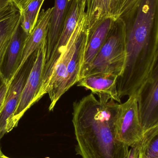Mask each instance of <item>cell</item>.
I'll return each instance as SVG.
<instances>
[{
    "label": "cell",
    "mask_w": 158,
    "mask_h": 158,
    "mask_svg": "<svg viewBox=\"0 0 158 158\" xmlns=\"http://www.w3.org/2000/svg\"><path fill=\"white\" fill-rule=\"evenodd\" d=\"M85 96L73 103V122L82 158H125L129 147L118 141L116 131L121 104L105 94Z\"/></svg>",
    "instance_id": "obj_1"
},
{
    "label": "cell",
    "mask_w": 158,
    "mask_h": 158,
    "mask_svg": "<svg viewBox=\"0 0 158 158\" xmlns=\"http://www.w3.org/2000/svg\"><path fill=\"white\" fill-rule=\"evenodd\" d=\"M126 59L117 86L119 97L136 96L147 78L158 52V5L138 2L123 18Z\"/></svg>",
    "instance_id": "obj_2"
},
{
    "label": "cell",
    "mask_w": 158,
    "mask_h": 158,
    "mask_svg": "<svg viewBox=\"0 0 158 158\" xmlns=\"http://www.w3.org/2000/svg\"><path fill=\"white\" fill-rule=\"evenodd\" d=\"M125 59V24L119 18L115 20L103 46L81 79L100 74H113L119 77L123 71Z\"/></svg>",
    "instance_id": "obj_3"
},
{
    "label": "cell",
    "mask_w": 158,
    "mask_h": 158,
    "mask_svg": "<svg viewBox=\"0 0 158 158\" xmlns=\"http://www.w3.org/2000/svg\"><path fill=\"white\" fill-rule=\"evenodd\" d=\"M86 23L87 15L85 11L81 15L65 51L60 57L53 70L44 93V95L48 94L51 100L49 107L50 111L53 110L57 101L65 93V87L67 77L68 67L73 56L78 37Z\"/></svg>",
    "instance_id": "obj_4"
},
{
    "label": "cell",
    "mask_w": 158,
    "mask_h": 158,
    "mask_svg": "<svg viewBox=\"0 0 158 158\" xmlns=\"http://www.w3.org/2000/svg\"><path fill=\"white\" fill-rule=\"evenodd\" d=\"M47 49L46 40L36 52L33 65L22 90L17 107L12 118V129L17 126L19 120L25 112L37 102V97L42 83L44 70L46 63Z\"/></svg>",
    "instance_id": "obj_5"
},
{
    "label": "cell",
    "mask_w": 158,
    "mask_h": 158,
    "mask_svg": "<svg viewBox=\"0 0 158 158\" xmlns=\"http://www.w3.org/2000/svg\"><path fill=\"white\" fill-rule=\"evenodd\" d=\"M136 96L144 132L158 123V52L148 76Z\"/></svg>",
    "instance_id": "obj_6"
},
{
    "label": "cell",
    "mask_w": 158,
    "mask_h": 158,
    "mask_svg": "<svg viewBox=\"0 0 158 158\" xmlns=\"http://www.w3.org/2000/svg\"><path fill=\"white\" fill-rule=\"evenodd\" d=\"M143 134L137 98L136 96H132L121 104L120 111L117 122L116 138L131 147L142 139Z\"/></svg>",
    "instance_id": "obj_7"
},
{
    "label": "cell",
    "mask_w": 158,
    "mask_h": 158,
    "mask_svg": "<svg viewBox=\"0 0 158 158\" xmlns=\"http://www.w3.org/2000/svg\"><path fill=\"white\" fill-rule=\"evenodd\" d=\"M36 56L34 52L27 60L9 84L6 98L0 111V139L12 131L11 122L17 107L20 95Z\"/></svg>",
    "instance_id": "obj_8"
},
{
    "label": "cell",
    "mask_w": 158,
    "mask_h": 158,
    "mask_svg": "<svg viewBox=\"0 0 158 158\" xmlns=\"http://www.w3.org/2000/svg\"><path fill=\"white\" fill-rule=\"evenodd\" d=\"M86 0H73L65 21L63 31L49 60L45 63L42 87L45 88L53 70L66 49L69 41L75 31L81 15L85 11Z\"/></svg>",
    "instance_id": "obj_9"
},
{
    "label": "cell",
    "mask_w": 158,
    "mask_h": 158,
    "mask_svg": "<svg viewBox=\"0 0 158 158\" xmlns=\"http://www.w3.org/2000/svg\"><path fill=\"white\" fill-rule=\"evenodd\" d=\"M20 20L21 11L11 1L0 8V70L11 40L20 25Z\"/></svg>",
    "instance_id": "obj_10"
},
{
    "label": "cell",
    "mask_w": 158,
    "mask_h": 158,
    "mask_svg": "<svg viewBox=\"0 0 158 158\" xmlns=\"http://www.w3.org/2000/svg\"><path fill=\"white\" fill-rule=\"evenodd\" d=\"M27 35L19 25L6 52L1 71L4 82L9 83L18 73L22 61Z\"/></svg>",
    "instance_id": "obj_11"
},
{
    "label": "cell",
    "mask_w": 158,
    "mask_h": 158,
    "mask_svg": "<svg viewBox=\"0 0 158 158\" xmlns=\"http://www.w3.org/2000/svg\"><path fill=\"white\" fill-rule=\"evenodd\" d=\"M116 20V19L113 18H106L100 20L93 28L88 30V40L80 80L103 46Z\"/></svg>",
    "instance_id": "obj_12"
},
{
    "label": "cell",
    "mask_w": 158,
    "mask_h": 158,
    "mask_svg": "<svg viewBox=\"0 0 158 158\" xmlns=\"http://www.w3.org/2000/svg\"><path fill=\"white\" fill-rule=\"evenodd\" d=\"M53 9V7L46 10L43 9L39 14L35 27L31 33L27 36L25 42L22 61L18 73L30 57L45 41L47 40L49 22Z\"/></svg>",
    "instance_id": "obj_13"
},
{
    "label": "cell",
    "mask_w": 158,
    "mask_h": 158,
    "mask_svg": "<svg viewBox=\"0 0 158 158\" xmlns=\"http://www.w3.org/2000/svg\"><path fill=\"white\" fill-rule=\"evenodd\" d=\"M73 0H55L49 22L46 62L51 57L63 31L65 21Z\"/></svg>",
    "instance_id": "obj_14"
},
{
    "label": "cell",
    "mask_w": 158,
    "mask_h": 158,
    "mask_svg": "<svg viewBox=\"0 0 158 158\" xmlns=\"http://www.w3.org/2000/svg\"><path fill=\"white\" fill-rule=\"evenodd\" d=\"M124 0H86L88 29L107 17L119 18Z\"/></svg>",
    "instance_id": "obj_15"
},
{
    "label": "cell",
    "mask_w": 158,
    "mask_h": 158,
    "mask_svg": "<svg viewBox=\"0 0 158 158\" xmlns=\"http://www.w3.org/2000/svg\"><path fill=\"white\" fill-rule=\"evenodd\" d=\"M118 77L110 74H100L84 77L78 82V86L91 90L94 94H105L111 97L116 102L121 104L117 90Z\"/></svg>",
    "instance_id": "obj_16"
},
{
    "label": "cell",
    "mask_w": 158,
    "mask_h": 158,
    "mask_svg": "<svg viewBox=\"0 0 158 158\" xmlns=\"http://www.w3.org/2000/svg\"><path fill=\"white\" fill-rule=\"evenodd\" d=\"M88 34L89 31L86 23L78 37L73 56L68 67L67 77L65 87V93L80 81Z\"/></svg>",
    "instance_id": "obj_17"
},
{
    "label": "cell",
    "mask_w": 158,
    "mask_h": 158,
    "mask_svg": "<svg viewBox=\"0 0 158 158\" xmlns=\"http://www.w3.org/2000/svg\"><path fill=\"white\" fill-rule=\"evenodd\" d=\"M140 143L142 158H158V123L144 132Z\"/></svg>",
    "instance_id": "obj_18"
},
{
    "label": "cell",
    "mask_w": 158,
    "mask_h": 158,
    "mask_svg": "<svg viewBox=\"0 0 158 158\" xmlns=\"http://www.w3.org/2000/svg\"><path fill=\"white\" fill-rule=\"evenodd\" d=\"M45 0H30L25 8L21 11V17L28 19L33 28L37 23L40 10Z\"/></svg>",
    "instance_id": "obj_19"
},
{
    "label": "cell",
    "mask_w": 158,
    "mask_h": 158,
    "mask_svg": "<svg viewBox=\"0 0 158 158\" xmlns=\"http://www.w3.org/2000/svg\"><path fill=\"white\" fill-rule=\"evenodd\" d=\"M125 158H142L140 141L131 147Z\"/></svg>",
    "instance_id": "obj_20"
},
{
    "label": "cell",
    "mask_w": 158,
    "mask_h": 158,
    "mask_svg": "<svg viewBox=\"0 0 158 158\" xmlns=\"http://www.w3.org/2000/svg\"><path fill=\"white\" fill-rule=\"evenodd\" d=\"M136 1L137 0H124L120 18L123 17L131 10Z\"/></svg>",
    "instance_id": "obj_21"
},
{
    "label": "cell",
    "mask_w": 158,
    "mask_h": 158,
    "mask_svg": "<svg viewBox=\"0 0 158 158\" xmlns=\"http://www.w3.org/2000/svg\"><path fill=\"white\" fill-rule=\"evenodd\" d=\"M9 84L10 83H4L3 84L0 88V111L2 110L4 104Z\"/></svg>",
    "instance_id": "obj_22"
},
{
    "label": "cell",
    "mask_w": 158,
    "mask_h": 158,
    "mask_svg": "<svg viewBox=\"0 0 158 158\" xmlns=\"http://www.w3.org/2000/svg\"><path fill=\"white\" fill-rule=\"evenodd\" d=\"M13 2L19 8L20 11H22L26 7L30 0H10Z\"/></svg>",
    "instance_id": "obj_23"
},
{
    "label": "cell",
    "mask_w": 158,
    "mask_h": 158,
    "mask_svg": "<svg viewBox=\"0 0 158 158\" xmlns=\"http://www.w3.org/2000/svg\"><path fill=\"white\" fill-rule=\"evenodd\" d=\"M10 0H0V8L6 5Z\"/></svg>",
    "instance_id": "obj_24"
},
{
    "label": "cell",
    "mask_w": 158,
    "mask_h": 158,
    "mask_svg": "<svg viewBox=\"0 0 158 158\" xmlns=\"http://www.w3.org/2000/svg\"><path fill=\"white\" fill-rule=\"evenodd\" d=\"M4 83V81L2 74H1V72H0V88H1L2 85Z\"/></svg>",
    "instance_id": "obj_25"
},
{
    "label": "cell",
    "mask_w": 158,
    "mask_h": 158,
    "mask_svg": "<svg viewBox=\"0 0 158 158\" xmlns=\"http://www.w3.org/2000/svg\"><path fill=\"white\" fill-rule=\"evenodd\" d=\"M0 158H9L7 157L6 156H5L3 154H2V155H0Z\"/></svg>",
    "instance_id": "obj_26"
},
{
    "label": "cell",
    "mask_w": 158,
    "mask_h": 158,
    "mask_svg": "<svg viewBox=\"0 0 158 158\" xmlns=\"http://www.w3.org/2000/svg\"><path fill=\"white\" fill-rule=\"evenodd\" d=\"M2 151H1V148H0V155H2Z\"/></svg>",
    "instance_id": "obj_27"
},
{
    "label": "cell",
    "mask_w": 158,
    "mask_h": 158,
    "mask_svg": "<svg viewBox=\"0 0 158 158\" xmlns=\"http://www.w3.org/2000/svg\"><path fill=\"white\" fill-rule=\"evenodd\" d=\"M49 158V157H46V158Z\"/></svg>",
    "instance_id": "obj_28"
}]
</instances>
